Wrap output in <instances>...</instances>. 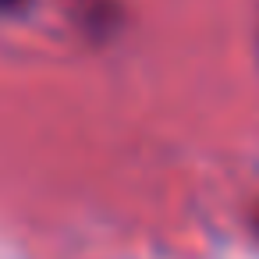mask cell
I'll return each instance as SVG.
<instances>
[{"label":"cell","mask_w":259,"mask_h":259,"mask_svg":"<svg viewBox=\"0 0 259 259\" xmlns=\"http://www.w3.org/2000/svg\"><path fill=\"white\" fill-rule=\"evenodd\" d=\"M22 4V0H0V11H4V8H18Z\"/></svg>","instance_id":"obj_1"}]
</instances>
